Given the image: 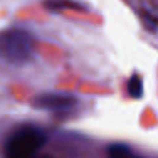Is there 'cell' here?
Returning <instances> with one entry per match:
<instances>
[{
    "label": "cell",
    "mask_w": 158,
    "mask_h": 158,
    "mask_svg": "<svg viewBox=\"0 0 158 158\" xmlns=\"http://www.w3.org/2000/svg\"><path fill=\"white\" fill-rule=\"evenodd\" d=\"M31 158H53V157L49 156V154H41V153H37V154H35V156L31 157Z\"/></svg>",
    "instance_id": "obj_7"
},
{
    "label": "cell",
    "mask_w": 158,
    "mask_h": 158,
    "mask_svg": "<svg viewBox=\"0 0 158 158\" xmlns=\"http://www.w3.org/2000/svg\"><path fill=\"white\" fill-rule=\"evenodd\" d=\"M107 158H144L133 152L131 147L123 143H112L107 147Z\"/></svg>",
    "instance_id": "obj_4"
},
{
    "label": "cell",
    "mask_w": 158,
    "mask_h": 158,
    "mask_svg": "<svg viewBox=\"0 0 158 158\" xmlns=\"http://www.w3.org/2000/svg\"><path fill=\"white\" fill-rule=\"evenodd\" d=\"M44 6L51 10H64V9H72V10H80L83 9L81 4L74 1V0H46Z\"/></svg>",
    "instance_id": "obj_5"
},
{
    "label": "cell",
    "mask_w": 158,
    "mask_h": 158,
    "mask_svg": "<svg viewBox=\"0 0 158 158\" xmlns=\"http://www.w3.org/2000/svg\"><path fill=\"white\" fill-rule=\"evenodd\" d=\"M77 105V98L65 93H42L35 96L31 106L42 111H65Z\"/></svg>",
    "instance_id": "obj_3"
},
{
    "label": "cell",
    "mask_w": 158,
    "mask_h": 158,
    "mask_svg": "<svg viewBox=\"0 0 158 158\" xmlns=\"http://www.w3.org/2000/svg\"><path fill=\"white\" fill-rule=\"evenodd\" d=\"M35 52L32 36L21 28H5L0 31V62L21 67L28 63Z\"/></svg>",
    "instance_id": "obj_1"
},
{
    "label": "cell",
    "mask_w": 158,
    "mask_h": 158,
    "mask_svg": "<svg viewBox=\"0 0 158 158\" xmlns=\"http://www.w3.org/2000/svg\"><path fill=\"white\" fill-rule=\"evenodd\" d=\"M47 142L46 132L35 125H22L11 132L5 144L7 158H31Z\"/></svg>",
    "instance_id": "obj_2"
},
{
    "label": "cell",
    "mask_w": 158,
    "mask_h": 158,
    "mask_svg": "<svg viewBox=\"0 0 158 158\" xmlns=\"http://www.w3.org/2000/svg\"><path fill=\"white\" fill-rule=\"evenodd\" d=\"M127 91H128L130 96L133 98V99L142 98V95H143V83H142V79L137 74H133L130 78V80L127 81Z\"/></svg>",
    "instance_id": "obj_6"
}]
</instances>
